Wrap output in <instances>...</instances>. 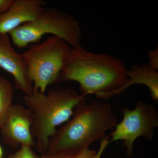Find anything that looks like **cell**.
Segmentation results:
<instances>
[{
  "label": "cell",
  "instance_id": "3",
  "mask_svg": "<svg viewBox=\"0 0 158 158\" xmlns=\"http://www.w3.org/2000/svg\"><path fill=\"white\" fill-rule=\"evenodd\" d=\"M85 99L75 89L61 86L52 87L46 94L34 90L31 95L24 96L23 101L33 114L31 134L36 139L39 152L46 153L50 138L57 127L68 121L76 105Z\"/></svg>",
  "mask_w": 158,
  "mask_h": 158
},
{
  "label": "cell",
  "instance_id": "4",
  "mask_svg": "<svg viewBox=\"0 0 158 158\" xmlns=\"http://www.w3.org/2000/svg\"><path fill=\"white\" fill-rule=\"evenodd\" d=\"M18 48H27L39 42L45 34H52L75 47L80 45L82 32L80 23L70 15L54 8H44L34 20L26 23L9 34Z\"/></svg>",
  "mask_w": 158,
  "mask_h": 158
},
{
  "label": "cell",
  "instance_id": "11",
  "mask_svg": "<svg viewBox=\"0 0 158 158\" xmlns=\"http://www.w3.org/2000/svg\"><path fill=\"white\" fill-rule=\"evenodd\" d=\"M14 87L8 79L0 77V124L12 105Z\"/></svg>",
  "mask_w": 158,
  "mask_h": 158
},
{
  "label": "cell",
  "instance_id": "12",
  "mask_svg": "<svg viewBox=\"0 0 158 158\" xmlns=\"http://www.w3.org/2000/svg\"><path fill=\"white\" fill-rule=\"evenodd\" d=\"M97 152L89 148L63 150L57 152L44 154L40 158H94Z\"/></svg>",
  "mask_w": 158,
  "mask_h": 158
},
{
  "label": "cell",
  "instance_id": "8",
  "mask_svg": "<svg viewBox=\"0 0 158 158\" xmlns=\"http://www.w3.org/2000/svg\"><path fill=\"white\" fill-rule=\"evenodd\" d=\"M0 67L12 76L16 90L25 95L33 93L34 87L28 74L27 63L23 54L12 47L8 34H0Z\"/></svg>",
  "mask_w": 158,
  "mask_h": 158
},
{
  "label": "cell",
  "instance_id": "10",
  "mask_svg": "<svg viewBox=\"0 0 158 158\" xmlns=\"http://www.w3.org/2000/svg\"><path fill=\"white\" fill-rule=\"evenodd\" d=\"M128 80L120 91L123 92L131 85L141 84L147 86L150 92L152 98L155 101L158 100V72L152 68L148 64H143L140 66L133 65L128 69Z\"/></svg>",
  "mask_w": 158,
  "mask_h": 158
},
{
  "label": "cell",
  "instance_id": "2",
  "mask_svg": "<svg viewBox=\"0 0 158 158\" xmlns=\"http://www.w3.org/2000/svg\"><path fill=\"white\" fill-rule=\"evenodd\" d=\"M85 100L76 105L73 118L51 136L46 153L89 148L94 142L105 137L106 131L116 127L118 120L110 105L97 100L87 104Z\"/></svg>",
  "mask_w": 158,
  "mask_h": 158
},
{
  "label": "cell",
  "instance_id": "17",
  "mask_svg": "<svg viewBox=\"0 0 158 158\" xmlns=\"http://www.w3.org/2000/svg\"><path fill=\"white\" fill-rule=\"evenodd\" d=\"M3 154V149L2 146L0 145V158H2Z\"/></svg>",
  "mask_w": 158,
  "mask_h": 158
},
{
  "label": "cell",
  "instance_id": "1",
  "mask_svg": "<svg viewBox=\"0 0 158 158\" xmlns=\"http://www.w3.org/2000/svg\"><path fill=\"white\" fill-rule=\"evenodd\" d=\"M126 65L107 54H95L81 44L71 48L56 83L75 81L83 95L109 99L120 94L128 80Z\"/></svg>",
  "mask_w": 158,
  "mask_h": 158
},
{
  "label": "cell",
  "instance_id": "15",
  "mask_svg": "<svg viewBox=\"0 0 158 158\" xmlns=\"http://www.w3.org/2000/svg\"><path fill=\"white\" fill-rule=\"evenodd\" d=\"M109 138H110V137L108 136H105L103 138H102V140L101 141L99 149L98 152H97L96 156L94 158H101L103 152L110 143H109Z\"/></svg>",
  "mask_w": 158,
  "mask_h": 158
},
{
  "label": "cell",
  "instance_id": "6",
  "mask_svg": "<svg viewBox=\"0 0 158 158\" xmlns=\"http://www.w3.org/2000/svg\"><path fill=\"white\" fill-rule=\"evenodd\" d=\"M121 112L123 118L110 134L109 143L123 141L127 154L131 156L137 138L143 137L148 141L152 139L155 129L158 127V113L153 106L142 101H138L133 110L125 108L121 109Z\"/></svg>",
  "mask_w": 158,
  "mask_h": 158
},
{
  "label": "cell",
  "instance_id": "5",
  "mask_svg": "<svg viewBox=\"0 0 158 158\" xmlns=\"http://www.w3.org/2000/svg\"><path fill=\"white\" fill-rule=\"evenodd\" d=\"M28 47L22 54L29 78L34 90L44 94L49 85L56 84L71 48L65 40L54 36Z\"/></svg>",
  "mask_w": 158,
  "mask_h": 158
},
{
  "label": "cell",
  "instance_id": "16",
  "mask_svg": "<svg viewBox=\"0 0 158 158\" xmlns=\"http://www.w3.org/2000/svg\"><path fill=\"white\" fill-rule=\"evenodd\" d=\"M14 2V0H0V15L7 11Z\"/></svg>",
  "mask_w": 158,
  "mask_h": 158
},
{
  "label": "cell",
  "instance_id": "13",
  "mask_svg": "<svg viewBox=\"0 0 158 158\" xmlns=\"http://www.w3.org/2000/svg\"><path fill=\"white\" fill-rule=\"evenodd\" d=\"M7 158H40V156L36 154L32 147L22 145L17 151L10 154Z\"/></svg>",
  "mask_w": 158,
  "mask_h": 158
},
{
  "label": "cell",
  "instance_id": "7",
  "mask_svg": "<svg viewBox=\"0 0 158 158\" xmlns=\"http://www.w3.org/2000/svg\"><path fill=\"white\" fill-rule=\"evenodd\" d=\"M33 122L32 112L21 105H12L0 124L3 141L11 147L36 145L31 134Z\"/></svg>",
  "mask_w": 158,
  "mask_h": 158
},
{
  "label": "cell",
  "instance_id": "9",
  "mask_svg": "<svg viewBox=\"0 0 158 158\" xmlns=\"http://www.w3.org/2000/svg\"><path fill=\"white\" fill-rule=\"evenodd\" d=\"M46 4L43 0H14L9 9L0 15V34H8L34 20L43 11Z\"/></svg>",
  "mask_w": 158,
  "mask_h": 158
},
{
  "label": "cell",
  "instance_id": "14",
  "mask_svg": "<svg viewBox=\"0 0 158 158\" xmlns=\"http://www.w3.org/2000/svg\"><path fill=\"white\" fill-rule=\"evenodd\" d=\"M149 59L148 65L156 70H158V47L152 51H150L148 53Z\"/></svg>",
  "mask_w": 158,
  "mask_h": 158
}]
</instances>
